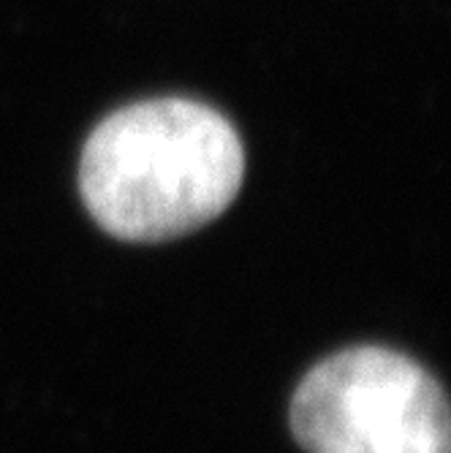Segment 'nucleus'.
I'll return each mask as SVG.
<instances>
[{
    "mask_svg": "<svg viewBox=\"0 0 451 453\" xmlns=\"http://www.w3.org/2000/svg\"><path fill=\"white\" fill-rule=\"evenodd\" d=\"M245 177L231 122L188 98L120 109L90 134L79 190L96 223L126 242L185 236L223 215Z\"/></svg>",
    "mask_w": 451,
    "mask_h": 453,
    "instance_id": "f257e3e1",
    "label": "nucleus"
},
{
    "mask_svg": "<svg viewBox=\"0 0 451 453\" xmlns=\"http://www.w3.org/2000/svg\"><path fill=\"white\" fill-rule=\"evenodd\" d=\"M307 453H451L443 386L389 348H348L313 366L292 402Z\"/></svg>",
    "mask_w": 451,
    "mask_h": 453,
    "instance_id": "f03ea898",
    "label": "nucleus"
}]
</instances>
